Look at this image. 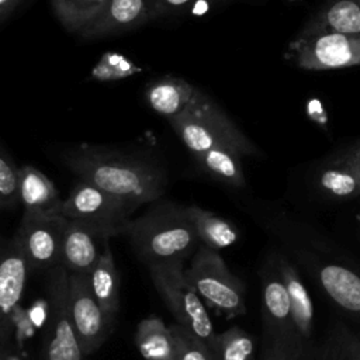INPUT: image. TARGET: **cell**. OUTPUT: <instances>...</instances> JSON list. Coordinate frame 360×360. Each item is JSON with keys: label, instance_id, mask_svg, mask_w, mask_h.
Wrapping results in <instances>:
<instances>
[{"label": "cell", "instance_id": "cell-1", "mask_svg": "<svg viewBox=\"0 0 360 360\" xmlns=\"http://www.w3.org/2000/svg\"><path fill=\"white\" fill-rule=\"evenodd\" d=\"M66 167L90 183L139 208L159 200L167 188V173L155 159L101 145L82 143L63 153Z\"/></svg>", "mask_w": 360, "mask_h": 360}, {"label": "cell", "instance_id": "cell-2", "mask_svg": "<svg viewBox=\"0 0 360 360\" xmlns=\"http://www.w3.org/2000/svg\"><path fill=\"white\" fill-rule=\"evenodd\" d=\"M122 235L146 267L184 262L200 246L187 205L172 201L155 204L131 218Z\"/></svg>", "mask_w": 360, "mask_h": 360}, {"label": "cell", "instance_id": "cell-3", "mask_svg": "<svg viewBox=\"0 0 360 360\" xmlns=\"http://www.w3.org/2000/svg\"><path fill=\"white\" fill-rule=\"evenodd\" d=\"M169 124L193 156L212 148H228L242 156L260 155V149L231 117L200 89L184 111Z\"/></svg>", "mask_w": 360, "mask_h": 360}, {"label": "cell", "instance_id": "cell-4", "mask_svg": "<svg viewBox=\"0 0 360 360\" xmlns=\"http://www.w3.org/2000/svg\"><path fill=\"white\" fill-rule=\"evenodd\" d=\"M184 274L215 314L225 319L246 314L245 285L231 273L218 250L200 243Z\"/></svg>", "mask_w": 360, "mask_h": 360}, {"label": "cell", "instance_id": "cell-5", "mask_svg": "<svg viewBox=\"0 0 360 360\" xmlns=\"http://www.w3.org/2000/svg\"><path fill=\"white\" fill-rule=\"evenodd\" d=\"M150 280L177 323L215 352L217 332L201 297L184 274L183 262L148 266Z\"/></svg>", "mask_w": 360, "mask_h": 360}, {"label": "cell", "instance_id": "cell-6", "mask_svg": "<svg viewBox=\"0 0 360 360\" xmlns=\"http://www.w3.org/2000/svg\"><path fill=\"white\" fill-rule=\"evenodd\" d=\"M284 56L304 70H333L359 66L360 35L336 31H300L290 41Z\"/></svg>", "mask_w": 360, "mask_h": 360}, {"label": "cell", "instance_id": "cell-7", "mask_svg": "<svg viewBox=\"0 0 360 360\" xmlns=\"http://www.w3.org/2000/svg\"><path fill=\"white\" fill-rule=\"evenodd\" d=\"M136 210L125 200L79 180L63 200L59 214L68 219L84 222L112 238L122 235Z\"/></svg>", "mask_w": 360, "mask_h": 360}, {"label": "cell", "instance_id": "cell-8", "mask_svg": "<svg viewBox=\"0 0 360 360\" xmlns=\"http://www.w3.org/2000/svg\"><path fill=\"white\" fill-rule=\"evenodd\" d=\"M48 321L44 329V360H86L69 309V271L56 266L48 271Z\"/></svg>", "mask_w": 360, "mask_h": 360}, {"label": "cell", "instance_id": "cell-9", "mask_svg": "<svg viewBox=\"0 0 360 360\" xmlns=\"http://www.w3.org/2000/svg\"><path fill=\"white\" fill-rule=\"evenodd\" d=\"M66 224L68 218L60 214H22L14 235L25 252L30 270L49 271L60 264Z\"/></svg>", "mask_w": 360, "mask_h": 360}, {"label": "cell", "instance_id": "cell-10", "mask_svg": "<svg viewBox=\"0 0 360 360\" xmlns=\"http://www.w3.org/2000/svg\"><path fill=\"white\" fill-rule=\"evenodd\" d=\"M69 309L76 336L87 357L104 345L114 328L91 292L87 273H69Z\"/></svg>", "mask_w": 360, "mask_h": 360}, {"label": "cell", "instance_id": "cell-11", "mask_svg": "<svg viewBox=\"0 0 360 360\" xmlns=\"http://www.w3.org/2000/svg\"><path fill=\"white\" fill-rule=\"evenodd\" d=\"M262 319L264 326V339L308 352L295 330L285 283L271 260L266 264L262 273Z\"/></svg>", "mask_w": 360, "mask_h": 360}, {"label": "cell", "instance_id": "cell-12", "mask_svg": "<svg viewBox=\"0 0 360 360\" xmlns=\"http://www.w3.org/2000/svg\"><path fill=\"white\" fill-rule=\"evenodd\" d=\"M153 20L155 0H107L98 17L79 35L90 39L118 35Z\"/></svg>", "mask_w": 360, "mask_h": 360}, {"label": "cell", "instance_id": "cell-13", "mask_svg": "<svg viewBox=\"0 0 360 360\" xmlns=\"http://www.w3.org/2000/svg\"><path fill=\"white\" fill-rule=\"evenodd\" d=\"M110 239V236L84 222L68 219L62 240L60 264L69 273H89Z\"/></svg>", "mask_w": 360, "mask_h": 360}, {"label": "cell", "instance_id": "cell-14", "mask_svg": "<svg viewBox=\"0 0 360 360\" xmlns=\"http://www.w3.org/2000/svg\"><path fill=\"white\" fill-rule=\"evenodd\" d=\"M28 270V259L18 238L14 235L11 239L4 240L0 263L1 332L6 329L7 321L13 316L14 309L21 301Z\"/></svg>", "mask_w": 360, "mask_h": 360}, {"label": "cell", "instance_id": "cell-15", "mask_svg": "<svg viewBox=\"0 0 360 360\" xmlns=\"http://www.w3.org/2000/svg\"><path fill=\"white\" fill-rule=\"evenodd\" d=\"M271 263L276 266V269L280 271L291 302V312L292 319L295 325V330L301 339V342L305 345V347L309 350L312 346V332H314V304L312 298L307 290V285L304 284L297 267L284 256L281 255H273L270 257Z\"/></svg>", "mask_w": 360, "mask_h": 360}, {"label": "cell", "instance_id": "cell-16", "mask_svg": "<svg viewBox=\"0 0 360 360\" xmlns=\"http://www.w3.org/2000/svg\"><path fill=\"white\" fill-rule=\"evenodd\" d=\"M315 277L329 300L360 319V274L339 263H322L316 267Z\"/></svg>", "mask_w": 360, "mask_h": 360}, {"label": "cell", "instance_id": "cell-17", "mask_svg": "<svg viewBox=\"0 0 360 360\" xmlns=\"http://www.w3.org/2000/svg\"><path fill=\"white\" fill-rule=\"evenodd\" d=\"M316 190L332 200H350L360 195V180L346 149L328 156L315 172Z\"/></svg>", "mask_w": 360, "mask_h": 360}, {"label": "cell", "instance_id": "cell-18", "mask_svg": "<svg viewBox=\"0 0 360 360\" xmlns=\"http://www.w3.org/2000/svg\"><path fill=\"white\" fill-rule=\"evenodd\" d=\"M197 90L195 86L180 76L163 75L146 84L145 100L156 114L170 121L184 111Z\"/></svg>", "mask_w": 360, "mask_h": 360}, {"label": "cell", "instance_id": "cell-19", "mask_svg": "<svg viewBox=\"0 0 360 360\" xmlns=\"http://www.w3.org/2000/svg\"><path fill=\"white\" fill-rule=\"evenodd\" d=\"M21 173V205L24 212L59 214L63 198L52 180L31 165L20 167Z\"/></svg>", "mask_w": 360, "mask_h": 360}, {"label": "cell", "instance_id": "cell-20", "mask_svg": "<svg viewBox=\"0 0 360 360\" xmlns=\"http://www.w3.org/2000/svg\"><path fill=\"white\" fill-rule=\"evenodd\" d=\"M87 274L93 295L100 304L108 322L114 326L120 311V276L110 242L105 245L100 259Z\"/></svg>", "mask_w": 360, "mask_h": 360}, {"label": "cell", "instance_id": "cell-21", "mask_svg": "<svg viewBox=\"0 0 360 360\" xmlns=\"http://www.w3.org/2000/svg\"><path fill=\"white\" fill-rule=\"evenodd\" d=\"M302 32L336 31L360 35V0H328L307 21Z\"/></svg>", "mask_w": 360, "mask_h": 360}, {"label": "cell", "instance_id": "cell-22", "mask_svg": "<svg viewBox=\"0 0 360 360\" xmlns=\"http://www.w3.org/2000/svg\"><path fill=\"white\" fill-rule=\"evenodd\" d=\"M134 340L143 360H176L173 332L156 315L146 316L138 323Z\"/></svg>", "mask_w": 360, "mask_h": 360}, {"label": "cell", "instance_id": "cell-23", "mask_svg": "<svg viewBox=\"0 0 360 360\" xmlns=\"http://www.w3.org/2000/svg\"><path fill=\"white\" fill-rule=\"evenodd\" d=\"M187 211L201 245L219 250L238 242V228H235L225 218L194 204L187 205Z\"/></svg>", "mask_w": 360, "mask_h": 360}, {"label": "cell", "instance_id": "cell-24", "mask_svg": "<svg viewBox=\"0 0 360 360\" xmlns=\"http://www.w3.org/2000/svg\"><path fill=\"white\" fill-rule=\"evenodd\" d=\"M193 158L198 166L217 181L235 188L246 187L240 160L242 155L236 150L228 148H212Z\"/></svg>", "mask_w": 360, "mask_h": 360}, {"label": "cell", "instance_id": "cell-25", "mask_svg": "<svg viewBox=\"0 0 360 360\" xmlns=\"http://www.w3.org/2000/svg\"><path fill=\"white\" fill-rule=\"evenodd\" d=\"M107 0H51L53 14L69 32L80 34L103 11Z\"/></svg>", "mask_w": 360, "mask_h": 360}, {"label": "cell", "instance_id": "cell-26", "mask_svg": "<svg viewBox=\"0 0 360 360\" xmlns=\"http://www.w3.org/2000/svg\"><path fill=\"white\" fill-rule=\"evenodd\" d=\"M143 70L135 60L128 58L125 53L117 51H107L100 55L98 60L90 72V80L94 82H117Z\"/></svg>", "mask_w": 360, "mask_h": 360}, {"label": "cell", "instance_id": "cell-27", "mask_svg": "<svg viewBox=\"0 0 360 360\" xmlns=\"http://www.w3.org/2000/svg\"><path fill=\"white\" fill-rule=\"evenodd\" d=\"M215 354L218 360H255L252 336L239 326H232L217 335Z\"/></svg>", "mask_w": 360, "mask_h": 360}, {"label": "cell", "instance_id": "cell-28", "mask_svg": "<svg viewBox=\"0 0 360 360\" xmlns=\"http://www.w3.org/2000/svg\"><path fill=\"white\" fill-rule=\"evenodd\" d=\"M21 204V173L13 156L0 150V207L6 211L15 210Z\"/></svg>", "mask_w": 360, "mask_h": 360}, {"label": "cell", "instance_id": "cell-29", "mask_svg": "<svg viewBox=\"0 0 360 360\" xmlns=\"http://www.w3.org/2000/svg\"><path fill=\"white\" fill-rule=\"evenodd\" d=\"M170 329L176 342V360H218L215 352L186 328L176 323Z\"/></svg>", "mask_w": 360, "mask_h": 360}, {"label": "cell", "instance_id": "cell-30", "mask_svg": "<svg viewBox=\"0 0 360 360\" xmlns=\"http://www.w3.org/2000/svg\"><path fill=\"white\" fill-rule=\"evenodd\" d=\"M328 340L332 345L336 360H360V339L347 326H335Z\"/></svg>", "mask_w": 360, "mask_h": 360}, {"label": "cell", "instance_id": "cell-31", "mask_svg": "<svg viewBox=\"0 0 360 360\" xmlns=\"http://www.w3.org/2000/svg\"><path fill=\"white\" fill-rule=\"evenodd\" d=\"M308 352L264 339L262 360H307Z\"/></svg>", "mask_w": 360, "mask_h": 360}, {"label": "cell", "instance_id": "cell-32", "mask_svg": "<svg viewBox=\"0 0 360 360\" xmlns=\"http://www.w3.org/2000/svg\"><path fill=\"white\" fill-rule=\"evenodd\" d=\"M195 1L198 0H155L156 20L169 15L186 14L195 4Z\"/></svg>", "mask_w": 360, "mask_h": 360}, {"label": "cell", "instance_id": "cell-33", "mask_svg": "<svg viewBox=\"0 0 360 360\" xmlns=\"http://www.w3.org/2000/svg\"><path fill=\"white\" fill-rule=\"evenodd\" d=\"M307 360H336V356H335V352L332 349V345L330 342L326 340L318 346H311L309 350H308V354H307Z\"/></svg>", "mask_w": 360, "mask_h": 360}, {"label": "cell", "instance_id": "cell-34", "mask_svg": "<svg viewBox=\"0 0 360 360\" xmlns=\"http://www.w3.org/2000/svg\"><path fill=\"white\" fill-rule=\"evenodd\" d=\"M346 152H347V156L353 165V169L360 180V138L354 139L350 145H347L346 148Z\"/></svg>", "mask_w": 360, "mask_h": 360}, {"label": "cell", "instance_id": "cell-35", "mask_svg": "<svg viewBox=\"0 0 360 360\" xmlns=\"http://www.w3.org/2000/svg\"><path fill=\"white\" fill-rule=\"evenodd\" d=\"M24 0H0V22L4 24Z\"/></svg>", "mask_w": 360, "mask_h": 360}, {"label": "cell", "instance_id": "cell-36", "mask_svg": "<svg viewBox=\"0 0 360 360\" xmlns=\"http://www.w3.org/2000/svg\"><path fill=\"white\" fill-rule=\"evenodd\" d=\"M1 360H24V359H21V357L17 356V354H3Z\"/></svg>", "mask_w": 360, "mask_h": 360}, {"label": "cell", "instance_id": "cell-37", "mask_svg": "<svg viewBox=\"0 0 360 360\" xmlns=\"http://www.w3.org/2000/svg\"><path fill=\"white\" fill-rule=\"evenodd\" d=\"M356 219H357V222L360 224V211L356 214Z\"/></svg>", "mask_w": 360, "mask_h": 360}]
</instances>
